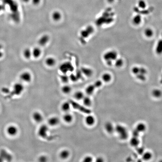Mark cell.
I'll return each mask as SVG.
<instances>
[{"instance_id": "1", "label": "cell", "mask_w": 162, "mask_h": 162, "mask_svg": "<svg viewBox=\"0 0 162 162\" xmlns=\"http://www.w3.org/2000/svg\"><path fill=\"white\" fill-rule=\"evenodd\" d=\"M69 101L71 104V106L73 109L78 110V111L86 115L91 114L92 113V111L90 109H88V107H86L83 105H82L72 100H69Z\"/></svg>"}, {"instance_id": "2", "label": "cell", "mask_w": 162, "mask_h": 162, "mask_svg": "<svg viewBox=\"0 0 162 162\" xmlns=\"http://www.w3.org/2000/svg\"><path fill=\"white\" fill-rule=\"evenodd\" d=\"M115 131L122 140H124L127 139L128 134L127 130L124 126L121 125H117L115 127Z\"/></svg>"}, {"instance_id": "3", "label": "cell", "mask_w": 162, "mask_h": 162, "mask_svg": "<svg viewBox=\"0 0 162 162\" xmlns=\"http://www.w3.org/2000/svg\"><path fill=\"white\" fill-rule=\"evenodd\" d=\"M59 70L63 74H67L68 72H73L74 68L71 63L66 62L60 65Z\"/></svg>"}, {"instance_id": "4", "label": "cell", "mask_w": 162, "mask_h": 162, "mask_svg": "<svg viewBox=\"0 0 162 162\" xmlns=\"http://www.w3.org/2000/svg\"><path fill=\"white\" fill-rule=\"evenodd\" d=\"M117 54L116 51L111 50L105 53L103 55V59L106 61H115L117 59Z\"/></svg>"}, {"instance_id": "5", "label": "cell", "mask_w": 162, "mask_h": 162, "mask_svg": "<svg viewBox=\"0 0 162 162\" xmlns=\"http://www.w3.org/2000/svg\"><path fill=\"white\" fill-rule=\"evenodd\" d=\"M94 30V28L91 25L88 26L85 29L81 31L80 33L81 36L84 39L88 38L93 34Z\"/></svg>"}, {"instance_id": "6", "label": "cell", "mask_w": 162, "mask_h": 162, "mask_svg": "<svg viewBox=\"0 0 162 162\" xmlns=\"http://www.w3.org/2000/svg\"><path fill=\"white\" fill-rule=\"evenodd\" d=\"M6 132L9 136L14 137L17 135L18 133V129L14 125H9L7 128Z\"/></svg>"}, {"instance_id": "7", "label": "cell", "mask_w": 162, "mask_h": 162, "mask_svg": "<svg viewBox=\"0 0 162 162\" xmlns=\"http://www.w3.org/2000/svg\"><path fill=\"white\" fill-rule=\"evenodd\" d=\"M48 127L46 125H43L39 128L38 131V134L42 138H45L47 135L48 132Z\"/></svg>"}, {"instance_id": "8", "label": "cell", "mask_w": 162, "mask_h": 162, "mask_svg": "<svg viewBox=\"0 0 162 162\" xmlns=\"http://www.w3.org/2000/svg\"><path fill=\"white\" fill-rule=\"evenodd\" d=\"M95 121L96 120L95 117L94 116L91 115V114L87 115L84 120V122L86 125L89 127L93 126L95 123Z\"/></svg>"}, {"instance_id": "9", "label": "cell", "mask_w": 162, "mask_h": 162, "mask_svg": "<svg viewBox=\"0 0 162 162\" xmlns=\"http://www.w3.org/2000/svg\"><path fill=\"white\" fill-rule=\"evenodd\" d=\"M105 130L109 134H112L115 131V127L112 123L107 122L105 123Z\"/></svg>"}, {"instance_id": "10", "label": "cell", "mask_w": 162, "mask_h": 162, "mask_svg": "<svg viewBox=\"0 0 162 162\" xmlns=\"http://www.w3.org/2000/svg\"><path fill=\"white\" fill-rule=\"evenodd\" d=\"M32 117L34 121L38 123H40L43 121V116L41 113L38 111L34 112L32 114Z\"/></svg>"}, {"instance_id": "11", "label": "cell", "mask_w": 162, "mask_h": 162, "mask_svg": "<svg viewBox=\"0 0 162 162\" xmlns=\"http://www.w3.org/2000/svg\"><path fill=\"white\" fill-rule=\"evenodd\" d=\"M59 119L58 117H51L48 120V124L51 127L57 126L59 124Z\"/></svg>"}, {"instance_id": "12", "label": "cell", "mask_w": 162, "mask_h": 162, "mask_svg": "<svg viewBox=\"0 0 162 162\" xmlns=\"http://www.w3.org/2000/svg\"><path fill=\"white\" fill-rule=\"evenodd\" d=\"M81 71L83 74L87 77H90L93 74L92 70L88 67H82L81 69Z\"/></svg>"}, {"instance_id": "13", "label": "cell", "mask_w": 162, "mask_h": 162, "mask_svg": "<svg viewBox=\"0 0 162 162\" xmlns=\"http://www.w3.org/2000/svg\"><path fill=\"white\" fill-rule=\"evenodd\" d=\"M72 107L70 101H65L62 103L61 105V109L65 113L69 112Z\"/></svg>"}, {"instance_id": "14", "label": "cell", "mask_w": 162, "mask_h": 162, "mask_svg": "<svg viewBox=\"0 0 162 162\" xmlns=\"http://www.w3.org/2000/svg\"><path fill=\"white\" fill-rule=\"evenodd\" d=\"M14 94L18 95L22 94L23 90V88L22 84H16L14 86Z\"/></svg>"}, {"instance_id": "15", "label": "cell", "mask_w": 162, "mask_h": 162, "mask_svg": "<svg viewBox=\"0 0 162 162\" xmlns=\"http://www.w3.org/2000/svg\"><path fill=\"white\" fill-rule=\"evenodd\" d=\"M63 118L64 121L67 123L72 122L73 120V116L69 112L65 113L63 116Z\"/></svg>"}, {"instance_id": "16", "label": "cell", "mask_w": 162, "mask_h": 162, "mask_svg": "<svg viewBox=\"0 0 162 162\" xmlns=\"http://www.w3.org/2000/svg\"><path fill=\"white\" fill-rule=\"evenodd\" d=\"M96 89L93 84H90L85 89V92L88 96H90L94 94Z\"/></svg>"}, {"instance_id": "17", "label": "cell", "mask_w": 162, "mask_h": 162, "mask_svg": "<svg viewBox=\"0 0 162 162\" xmlns=\"http://www.w3.org/2000/svg\"><path fill=\"white\" fill-rule=\"evenodd\" d=\"M50 38L47 35H45L42 36L40 38L39 41V43L42 46H45L48 42Z\"/></svg>"}, {"instance_id": "18", "label": "cell", "mask_w": 162, "mask_h": 162, "mask_svg": "<svg viewBox=\"0 0 162 162\" xmlns=\"http://www.w3.org/2000/svg\"><path fill=\"white\" fill-rule=\"evenodd\" d=\"M101 79L103 82L107 83L111 81L112 77L110 73L105 72L101 76Z\"/></svg>"}, {"instance_id": "19", "label": "cell", "mask_w": 162, "mask_h": 162, "mask_svg": "<svg viewBox=\"0 0 162 162\" xmlns=\"http://www.w3.org/2000/svg\"><path fill=\"white\" fill-rule=\"evenodd\" d=\"M83 105L86 107H90L92 104V101L89 96H85L82 99Z\"/></svg>"}, {"instance_id": "20", "label": "cell", "mask_w": 162, "mask_h": 162, "mask_svg": "<svg viewBox=\"0 0 162 162\" xmlns=\"http://www.w3.org/2000/svg\"><path fill=\"white\" fill-rule=\"evenodd\" d=\"M70 155V152L68 150L64 149L61 151L59 153L60 158L63 159H67Z\"/></svg>"}, {"instance_id": "21", "label": "cell", "mask_w": 162, "mask_h": 162, "mask_svg": "<svg viewBox=\"0 0 162 162\" xmlns=\"http://www.w3.org/2000/svg\"><path fill=\"white\" fill-rule=\"evenodd\" d=\"M146 125L143 123H139L136 125L135 130L139 133H143L146 130Z\"/></svg>"}, {"instance_id": "22", "label": "cell", "mask_w": 162, "mask_h": 162, "mask_svg": "<svg viewBox=\"0 0 162 162\" xmlns=\"http://www.w3.org/2000/svg\"><path fill=\"white\" fill-rule=\"evenodd\" d=\"M52 17L54 21L58 22L62 18V14L58 11H54L52 14Z\"/></svg>"}, {"instance_id": "23", "label": "cell", "mask_w": 162, "mask_h": 162, "mask_svg": "<svg viewBox=\"0 0 162 162\" xmlns=\"http://www.w3.org/2000/svg\"><path fill=\"white\" fill-rule=\"evenodd\" d=\"M45 63L48 66L52 67L56 64V60L53 57H48L46 59Z\"/></svg>"}, {"instance_id": "24", "label": "cell", "mask_w": 162, "mask_h": 162, "mask_svg": "<svg viewBox=\"0 0 162 162\" xmlns=\"http://www.w3.org/2000/svg\"><path fill=\"white\" fill-rule=\"evenodd\" d=\"M20 79L25 82H30L31 80V76L28 73H24L20 76Z\"/></svg>"}, {"instance_id": "25", "label": "cell", "mask_w": 162, "mask_h": 162, "mask_svg": "<svg viewBox=\"0 0 162 162\" xmlns=\"http://www.w3.org/2000/svg\"><path fill=\"white\" fill-rule=\"evenodd\" d=\"M140 144V140L137 137L133 136L130 140V144L134 147H137Z\"/></svg>"}, {"instance_id": "26", "label": "cell", "mask_w": 162, "mask_h": 162, "mask_svg": "<svg viewBox=\"0 0 162 162\" xmlns=\"http://www.w3.org/2000/svg\"><path fill=\"white\" fill-rule=\"evenodd\" d=\"M85 97L84 93L80 91H78L75 93L74 97L77 100H82Z\"/></svg>"}, {"instance_id": "27", "label": "cell", "mask_w": 162, "mask_h": 162, "mask_svg": "<svg viewBox=\"0 0 162 162\" xmlns=\"http://www.w3.org/2000/svg\"><path fill=\"white\" fill-rule=\"evenodd\" d=\"M72 88L70 86L68 85H64L61 88V91L63 93L65 94H68L71 92Z\"/></svg>"}, {"instance_id": "28", "label": "cell", "mask_w": 162, "mask_h": 162, "mask_svg": "<svg viewBox=\"0 0 162 162\" xmlns=\"http://www.w3.org/2000/svg\"><path fill=\"white\" fill-rule=\"evenodd\" d=\"M142 155V158L145 161H149L151 159L152 157V154L149 152H144Z\"/></svg>"}, {"instance_id": "29", "label": "cell", "mask_w": 162, "mask_h": 162, "mask_svg": "<svg viewBox=\"0 0 162 162\" xmlns=\"http://www.w3.org/2000/svg\"><path fill=\"white\" fill-rule=\"evenodd\" d=\"M141 21V17L140 15L137 14L135 16L133 19V23L135 25H139Z\"/></svg>"}, {"instance_id": "30", "label": "cell", "mask_w": 162, "mask_h": 162, "mask_svg": "<svg viewBox=\"0 0 162 162\" xmlns=\"http://www.w3.org/2000/svg\"><path fill=\"white\" fill-rule=\"evenodd\" d=\"M152 94L153 97L158 98H159L160 97H161L162 93L161 90H159V89H154L152 91Z\"/></svg>"}, {"instance_id": "31", "label": "cell", "mask_w": 162, "mask_h": 162, "mask_svg": "<svg viewBox=\"0 0 162 162\" xmlns=\"http://www.w3.org/2000/svg\"><path fill=\"white\" fill-rule=\"evenodd\" d=\"M60 79L62 82L64 83H67L70 80L69 76H68L67 74H63L60 76Z\"/></svg>"}, {"instance_id": "32", "label": "cell", "mask_w": 162, "mask_h": 162, "mask_svg": "<svg viewBox=\"0 0 162 162\" xmlns=\"http://www.w3.org/2000/svg\"><path fill=\"white\" fill-rule=\"evenodd\" d=\"M156 52L158 54L162 53V40H160L158 41L156 47Z\"/></svg>"}, {"instance_id": "33", "label": "cell", "mask_w": 162, "mask_h": 162, "mask_svg": "<svg viewBox=\"0 0 162 162\" xmlns=\"http://www.w3.org/2000/svg\"><path fill=\"white\" fill-rule=\"evenodd\" d=\"M41 51L40 48H35L33 52V55L35 58H38L40 56Z\"/></svg>"}, {"instance_id": "34", "label": "cell", "mask_w": 162, "mask_h": 162, "mask_svg": "<svg viewBox=\"0 0 162 162\" xmlns=\"http://www.w3.org/2000/svg\"><path fill=\"white\" fill-rule=\"evenodd\" d=\"M115 64L116 67L120 68L123 65V60L121 59H117L115 60Z\"/></svg>"}, {"instance_id": "35", "label": "cell", "mask_w": 162, "mask_h": 162, "mask_svg": "<svg viewBox=\"0 0 162 162\" xmlns=\"http://www.w3.org/2000/svg\"><path fill=\"white\" fill-rule=\"evenodd\" d=\"M145 35L147 37H151L153 35V31L150 28H147L145 31Z\"/></svg>"}, {"instance_id": "36", "label": "cell", "mask_w": 162, "mask_h": 162, "mask_svg": "<svg viewBox=\"0 0 162 162\" xmlns=\"http://www.w3.org/2000/svg\"><path fill=\"white\" fill-rule=\"evenodd\" d=\"M69 77H70V80H71L72 82H77L79 80L78 77L76 74H74V73H71L70 76H69Z\"/></svg>"}, {"instance_id": "37", "label": "cell", "mask_w": 162, "mask_h": 162, "mask_svg": "<svg viewBox=\"0 0 162 162\" xmlns=\"http://www.w3.org/2000/svg\"><path fill=\"white\" fill-rule=\"evenodd\" d=\"M138 5L140 8L142 9H145L146 7V3L144 0H140L138 2Z\"/></svg>"}, {"instance_id": "38", "label": "cell", "mask_w": 162, "mask_h": 162, "mask_svg": "<svg viewBox=\"0 0 162 162\" xmlns=\"http://www.w3.org/2000/svg\"><path fill=\"white\" fill-rule=\"evenodd\" d=\"M93 161V158L91 156H85L83 158V162H92Z\"/></svg>"}, {"instance_id": "39", "label": "cell", "mask_w": 162, "mask_h": 162, "mask_svg": "<svg viewBox=\"0 0 162 162\" xmlns=\"http://www.w3.org/2000/svg\"><path fill=\"white\" fill-rule=\"evenodd\" d=\"M93 84L96 88H98L102 86L103 84V81L101 80H97Z\"/></svg>"}, {"instance_id": "40", "label": "cell", "mask_w": 162, "mask_h": 162, "mask_svg": "<svg viewBox=\"0 0 162 162\" xmlns=\"http://www.w3.org/2000/svg\"><path fill=\"white\" fill-rule=\"evenodd\" d=\"M136 77H137V78L138 79H139L141 80L144 81L146 79L145 75L140 74V73H139V74L136 75Z\"/></svg>"}, {"instance_id": "41", "label": "cell", "mask_w": 162, "mask_h": 162, "mask_svg": "<svg viewBox=\"0 0 162 162\" xmlns=\"http://www.w3.org/2000/svg\"><path fill=\"white\" fill-rule=\"evenodd\" d=\"M132 72L133 74L136 75L139 74L140 72V68L137 66L133 67L132 69Z\"/></svg>"}, {"instance_id": "42", "label": "cell", "mask_w": 162, "mask_h": 162, "mask_svg": "<svg viewBox=\"0 0 162 162\" xmlns=\"http://www.w3.org/2000/svg\"><path fill=\"white\" fill-rule=\"evenodd\" d=\"M47 158L45 155L41 156L39 157L38 160L40 162H46L47 161Z\"/></svg>"}, {"instance_id": "43", "label": "cell", "mask_w": 162, "mask_h": 162, "mask_svg": "<svg viewBox=\"0 0 162 162\" xmlns=\"http://www.w3.org/2000/svg\"><path fill=\"white\" fill-rule=\"evenodd\" d=\"M146 70L143 67L140 68V72L139 73L140 74H143L145 75L146 74Z\"/></svg>"}, {"instance_id": "44", "label": "cell", "mask_w": 162, "mask_h": 162, "mask_svg": "<svg viewBox=\"0 0 162 162\" xmlns=\"http://www.w3.org/2000/svg\"><path fill=\"white\" fill-rule=\"evenodd\" d=\"M95 161L97 162H103L104 161V160L103 158L101 157H99L96 158Z\"/></svg>"}, {"instance_id": "45", "label": "cell", "mask_w": 162, "mask_h": 162, "mask_svg": "<svg viewBox=\"0 0 162 162\" xmlns=\"http://www.w3.org/2000/svg\"><path fill=\"white\" fill-rule=\"evenodd\" d=\"M34 4L35 5H38L40 2L41 0H32Z\"/></svg>"}, {"instance_id": "46", "label": "cell", "mask_w": 162, "mask_h": 162, "mask_svg": "<svg viewBox=\"0 0 162 162\" xmlns=\"http://www.w3.org/2000/svg\"><path fill=\"white\" fill-rule=\"evenodd\" d=\"M30 54V51L28 50V49H27L26 50H25L24 52V54H25V56L26 57H29L30 54Z\"/></svg>"}, {"instance_id": "47", "label": "cell", "mask_w": 162, "mask_h": 162, "mask_svg": "<svg viewBox=\"0 0 162 162\" xmlns=\"http://www.w3.org/2000/svg\"><path fill=\"white\" fill-rule=\"evenodd\" d=\"M115 0H107V1L109 3H112Z\"/></svg>"}, {"instance_id": "48", "label": "cell", "mask_w": 162, "mask_h": 162, "mask_svg": "<svg viewBox=\"0 0 162 162\" xmlns=\"http://www.w3.org/2000/svg\"><path fill=\"white\" fill-rule=\"evenodd\" d=\"M22 1L24 2H28L29 1H30V0H22Z\"/></svg>"}, {"instance_id": "49", "label": "cell", "mask_w": 162, "mask_h": 162, "mask_svg": "<svg viewBox=\"0 0 162 162\" xmlns=\"http://www.w3.org/2000/svg\"><path fill=\"white\" fill-rule=\"evenodd\" d=\"M161 82H162V78Z\"/></svg>"}]
</instances>
